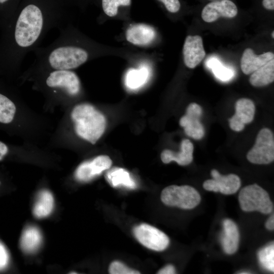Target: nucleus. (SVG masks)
Wrapping results in <instances>:
<instances>
[{
    "instance_id": "4c0bfd02",
    "label": "nucleus",
    "mask_w": 274,
    "mask_h": 274,
    "mask_svg": "<svg viewBox=\"0 0 274 274\" xmlns=\"http://www.w3.org/2000/svg\"><path fill=\"white\" fill-rule=\"evenodd\" d=\"M70 273H77V272H71Z\"/></svg>"
},
{
    "instance_id": "423d86ee",
    "label": "nucleus",
    "mask_w": 274,
    "mask_h": 274,
    "mask_svg": "<svg viewBox=\"0 0 274 274\" xmlns=\"http://www.w3.org/2000/svg\"><path fill=\"white\" fill-rule=\"evenodd\" d=\"M247 159L251 163L266 164L274 160V136L267 128H262L257 135L255 143L247 154Z\"/></svg>"
},
{
    "instance_id": "39448f33",
    "label": "nucleus",
    "mask_w": 274,
    "mask_h": 274,
    "mask_svg": "<svg viewBox=\"0 0 274 274\" xmlns=\"http://www.w3.org/2000/svg\"><path fill=\"white\" fill-rule=\"evenodd\" d=\"M88 58L84 49L75 47L57 48L50 54L48 61L52 68L56 70H69L80 66Z\"/></svg>"
},
{
    "instance_id": "4468645a",
    "label": "nucleus",
    "mask_w": 274,
    "mask_h": 274,
    "mask_svg": "<svg viewBox=\"0 0 274 274\" xmlns=\"http://www.w3.org/2000/svg\"><path fill=\"white\" fill-rule=\"evenodd\" d=\"M183 54L186 66L190 68L196 67L206 56L201 37L198 35L188 36L183 46Z\"/></svg>"
},
{
    "instance_id": "9d476101",
    "label": "nucleus",
    "mask_w": 274,
    "mask_h": 274,
    "mask_svg": "<svg viewBox=\"0 0 274 274\" xmlns=\"http://www.w3.org/2000/svg\"><path fill=\"white\" fill-rule=\"evenodd\" d=\"M202 113L201 107L192 102L187 107L186 114L180 119V125L184 127L185 133L195 140H200L204 134L203 126L200 121Z\"/></svg>"
},
{
    "instance_id": "f704fd0d",
    "label": "nucleus",
    "mask_w": 274,
    "mask_h": 274,
    "mask_svg": "<svg viewBox=\"0 0 274 274\" xmlns=\"http://www.w3.org/2000/svg\"><path fill=\"white\" fill-rule=\"evenodd\" d=\"M238 273H241V274H245V273H250V272H249L248 271H242V272H238Z\"/></svg>"
},
{
    "instance_id": "ddd939ff",
    "label": "nucleus",
    "mask_w": 274,
    "mask_h": 274,
    "mask_svg": "<svg viewBox=\"0 0 274 274\" xmlns=\"http://www.w3.org/2000/svg\"><path fill=\"white\" fill-rule=\"evenodd\" d=\"M237 13L236 5L229 0L215 1L207 4L202 9V19L207 22H212L220 17L233 18Z\"/></svg>"
},
{
    "instance_id": "f257e3e1",
    "label": "nucleus",
    "mask_w": 274,
    "mask_h": 274,
    "mask_svg": "<svg viewBox=\"0 0 274 274\" xmlns=\"http://www.w3.org/2000/svg\"><path fill=\"white\" fill-rule=\"evenodd\" d=\"M71 118L77 134L92 144L96 143L105 130V116L90 104L75 106L71 113Z\"/></svg>"
},
{
    "instance_id": "b1692460",
    "label": "nucleus",
    "mask_w": 274,
    "mask_h": 274,
    "mask_svg": "<svg viewBox=\"0 0 274 274\" xmlns=\"http://www.w3.org/2000/svg\"><path fill=\"white\" fill-rule=\"evenodd\" d=\"M15 104L7 97L0 93V123L11 122L16 113Z\"/></svg>"
},
{
    "instance_id": "dca6fc26",
    "label": "nucleus",
    "mask_w": 274,
    "mask_h": 274,
    "mask_svg": "<svg viewBox=\"0 0 274 274\" xmlns=\"http://www.w3.org/2000/svg\"><path fill=\"white\" fill-rule=\"evenodd\" d=\"M221 243L224 252L228 255L235 253L238 248L239 232L234 222L229 219L223 221Z\"/></svg>"
},
{
    "instance_id": "58836bf2",
    "label": "nucleus",
    "mask_w": 274,
    "mask_h": 274,
    "mask_svg": "<svg viewBox=\"0 0 274 274\" xmlns=\"http://www.w3.org/2000/svg\"><path fill=\"white\" fill-rule=\"evenodd\" d=\"M0 184H1V182H0Z\"/></svg>"
},
{
    "instance_id": "4be33fe9",
    "label": "nucleus",
    "mask_w": 274,
    "mask_h": 274,
    "mask_svg": "<svg viewBox=\"0 0 274 274\" xmlns=\"http://www.w3.org/2000/svg\"><path fill=\"white\" fill-rule=\"evenodd\" d=\"M54 207V198L51 193L47 190L41 191L37 195L33 213L38 218L48 216L52 211Z\"/></svg>"
},
{
    "instance_id": "7c9ffc66",
    "label": "nucleus",
    "mask_w": 274,
    "mask_h": 274,
    "mask_svg": "<svg viewBox=\"0 0 274 274\" xmlns=\"http://www.w3.org/2000/svg\"><path fill=\"white\" fill-rule=\"evenodd\" d=\"M158 274H174L176 273L175 267L171 264H168L160 269L157 272Z\"/></svg>"
},
{
    "instance_id": "a211bd4d",
    "label": "nucleus",
    "mask_w": 274,
    "mask_h": 274,
    "mask_svg": "<svg viewBox=\"0 0 274 274\" xmlns=\"http://www.w3.org/2000/svg\"><path fill=\"white\" fill-rule=\"evenodd\" d=\"M274 54L271 52H267L260 55H256L253 50L246 48L241 59V68L246 75H249L273 59Z\"/></svg>"
},
{
    "instance_id": "f8f14e48",
    "label": "nucleus",
    "mask_w": 274,
    "mask_h": 274,
    "mask_svg": "<svg viewBox=\"0 0 274 274\" xmlns=\"http://www.w3.org/2000/svg\"><path fill=\"white\" fill-rule=\"evenodd\" d=\"M235 114L229 119L230 128L241 131L246 124L251 122L254 118L255 107L253 101L247 98L238 99L235 105Z\"/></svg>"
},
{
    "instance_id": "72a5a7b5",
    "label": "nucleus",
    "mask_w": 274,
    "mask_h": 274,
    "mask_svg": "<svg viewBox=\"0 0 274 274\" xmlns=\"http://www.w3.org/2000/svg\"><path fill=\"white\" fill-rule=\"evenodd\" d=\"M262 4L266 9L271 10L274 9V0H263Z\"/></svg>"
},
{
    "instance_id": "393cba45",
    "label": "nucleus",
    "mask_w": 274,
    "mask_h": 274,
    "mask_svg": "<svg viewBox=\"0 0 274 274\" xmlns=\"http://www.w3.org/2000/svg\"><path fill=\"white\" fill-rule=\"evenodd\" d=\"M207 65L212 69L215 76L222 81H228L234 76V72L231 69L222 65L216 58L209 59L207 62Z\"/></svg>"
},
{
    "instance_id": "e433bc0d",
    "label": "nucleus",
    "mask_w": 274,
    "mask_h": 274,
    "mask_svg": "<svg viewBox=\"0 0 274 274\" xmlns=\"http://www.w3.org/2000/svg\"><path fill=\"white\" fill-rule=\"evenodd\" d=\"M271 37H272V38H274V31H273L271 33Z\"/></svg>"
},
{
    "instance_id": "f03ea898",
    "label": "nucleus",
    "mask_w": 274,
    "mask_h": 274,
    "mask_svg": "<svg viewBox=\"0 0 274 274\" xmlns=\"http://www.w3.org/2000/svg\"><path fill=\"white\" fill-rule=\"evenodd\" d=\"M41 10L34 5L25 7L20 13L15 27V38L20 47L32 45L39 38L43 27Z\"/></svg>"
},
{
    "instance_id": "0eeeda50",
    "label": "nucleus",
    "mask_w": 274,
    "mask_h": 274,
    "mask_svg": "<svg viewBox=\"0 0 274 274\" xmlns=\"http://www.w3.org/2000/svg\"><path fill=\"white\" fill-rule=\"evenodd\" d=\"M133 233L142 245L152 250L163 251L169 244V239L164 232L147 224L143 223L135 226Z\"/></svg>"
},
{
    "instance_id": "5701e85b",
    "label": "nucleus",
    "mask_w": 274,
    "mask_h": 274,
    "mask_svg": "<svg viewBox=\"0 0 274 274\" xmlns=\"http://www.w3.org/2000/svg\"><path fill=\"white\" fill-rule=\"evenodd\" d=\"M149 75V68L146 65H142L138 68H130L125 75V85L130 89H138L146 83Z\"/></svg>"
},
{
    "instance_id": "c85d7f7f",
    "label": "nucleus",
    "mask_w": 274,
    "mask_h": 274,
    "mask_svg": "<svg viewBox=\"0 0 274 274\" xmlns=\"http://www.w3.org/2000/svg\"><path fill=\"white\" fill-rule=\"evenodd\" d=\"M162 2L166 9L171 13L177 12L180 8L179 0H159Z\"/></svg>"
},
{
    "instance_id": "20e7f679",
    "label": "nucleus",
    "mask_w": 274,
    "mask_h": 274,
    "mask_svg": "<svg viewBox=\"0 0 274 274\" xmlns=\"http://www.w3.org/2000/svg\"><path fill=\"white\" fill-rule=\"evenodd\" d=\"M161 200L169 207L192 209L199 204L201 197L198 191L191 186L170 185L162 190Z\"/></svg>"
},
{
    "instance_id": "6e6552de",
    "label": "nucleus",
    "mask_w": 274,
    "mask_h": 274,
    "mask_svg": "<svg viewBox=\"0 0 274 274\" xmlns=\"http://www.w3.org/2000/svg\"><path fill=\"white\" fill-rule=\"evenodd\" d=\"M211 175L213 179L205 181L203 184L206 190L230 195L236 192L241 186L240 178L236 175L223 176L215 169L211 170Z\"/></svg>"
},
{
    "instance_id": "1a4fd4ad",
    "label": "nucleus",
    "mask_w": 274,
    "mask_h": 274,
    "mask_svg": "<svg viewBox=\"0 0 274 274\" xmlns=\"http://www.w3.org/2000/svg\"><path fill=\"white\" fill-rule=\"evenodd\" d=\"M112 163V160L108 156H98L91 160L81 163L76 169L75 177L80 182L90 181L109 169Z\"/></svg>"
},
{
    "instance_id": "7ed1b4c3",
    "label": "nucleus",
    "mask_w": 274,
    "mask_h": 274,
    "mask_svg": "<svg viewBox=\"0 0 274 274\" xmlns=\"http://www.w3.org/2000/svg\"><path fill=\"white\" fill-rule=\"evenodd\" d=\"M241 209L245 212L257 211L269 214L273 211V204L268 193L256 184L242 188L238 195Z\"/></svg>"
},
{
    "instance_id": "c756f323",
    "label": "nucleus",
    "mask_w": 274,
    "mask_h": 274,
    "mask_svg": "<svg viewBox=\"0 0 274 274\" xmlns=\"http://www.w3.org/2000/svg\"><path fill=\"white\" fill-rule=\"evenodd\" d=\"M9 256L5 246L0 242V270L5 268L8 264Z\"/></svg>"
},
{
    "instance_id": "c9c22d12",
    "label": "nucleus",
    "mask_w": 274,
    "mask_h": 274,
    "mask_svg": "<svg viewBox=\"0 0 274 274\" xmlns=\"http://www.w3.org/2000/svg\"><path fill=\"white\" fill-rule=\"evenodd\" d=\"M8 0H0V3H4Z\"/></svg>"
},
{
    "instance_id": "6ab92c4d",
    "label": "nucleus",
    "mask_w": 274,
    "mask_h": 274,
    "mask_svg": "<svg viewBox=\"0 0 274 274\" xmlns=\"http://www.w3.org/2000/svg\"><path fill=\"white\" fill-rule=\"evenodd\" d=\"M106 179L113 187H124L128 189H134L136 184L126 169L120 167H114L106 174Z\"/></svg>"
},
{
    "instance_id": "412c9836",
    "label": "nucleus",
    "mask_w": 274,
    "mask_h": 274,
    "mask_svg": "<svg viewBox=\"0 0 274 274\" xmlns=\"http://www.w3.org/2000/svg\"><path fill=\"white\" fill-rule=\"evenodd\" d=\"M274 80V59L255 71L250 76V84L255 87L267 85Z\"/></svg>"
},
{
    "instance_id": "2f4dec72",
    "label": "nucleus",
    "mask_w": 274,
    "mask_h": 274,
    "mask_svg": "<svg viewBox=\"0 0 274 274\" xmlns=\"http://www.w3.org/2000/svg\"><path fill=\"white\" fill-rule=\"evenodd\" d=\"M265 226L266 228L269 230H273L274 229V215L272 214L267 220Z\"/></svg>"
},
{
    "instance_id": "473e14b6",
    "label": "nucleus",
    "mask_w": 274,
    "mask_h": 274,
    "mask_svg": "<svg viewBox=\"0 0 274 274\" xmlns=\"http://www.w3.org/2000/svg\"><path fill=\"white\" fill-rule=\"evenodd\" d=\"M8 152L7 146L0 141V160H2Z\"/></svg>"
},
{
    "instance_id": "f3484780",
    "label": "nucleus",
    "mask_w": 274,
    "mask_h": 274,
    "mask_svg": "<svg viewBox=\"0 0 274 274\" xmlns=\"http://www.w3.org/2000/svg\"><path fill=\"white\" fill-rule=\"evenodd\" d=\"M193 145L190 141L184 139L181 143L179 152H176L165 149L161 154V159L164 163H168L174 161L180 165H187L193 160Z\"/></svg>"
},
{
    "instance_id": "2eb2a0df",
    "label": "nucleus",
    "mask_w": 274,
    "mask_h": 274,
    "mask_svg": "<svg viewBox=\"0 0 274 274\" xmlns=\"http://www.w3.org/2000/svg\"><path fill=\"white\" fill-rule=\"evenodd\" d=\"M156 32L150 25L138 23L129 26L126 30L125 37L127 41L138 46L150 44L155 39Z\"/></svg>"
},
{
    "instance_id": "a878e982",
    "label": "nucleus",
    "mask_w": 274,
    "mask_h": 274,
    "mask_svg": "<svg viewBox=\"0 0 274 274\" xmlns=\"http://www.w3.org/2000/svg\"><path fill=\"white\" fill-rule=\"evenodd\" d=\"M260 265L265 269L274 271V244L273 243L261 249L257 254Z\"/></svg>"
},
{
    "instance_id": "9b49d317",
    "label": "nucleus",
    "mask_w": 274,
    "mask_h": 274,
    "mask_svg": "<svg viewBox=\"0 0 274 274\" xmlns=\"http://www.w3.org/2000/svg\"><path fill=\"white\" fill-rule=\"evenodd\" d=\"M50 87L63 88L68 94L76 95L80 90V82L78 76L69 70H56L51 73L46 80Z\"/></svg>"
},
{
    "instance_id": "aec40b11",
    "label": "nucleus",
    "mask_w": 274,
    "mask_h": 274,
    "mask_svg": "<svg viewBox=\"0 0 274 274\" xmlns=\"http://www.w3.org/2000/svg\"><path fill=\"white\" fill-rule=\"evenodd\" d=\"M42 241L40 230L35 226H29L23 230L20 237V245L24 252L32 253L39 249Z\"/></svg>"
},
{
    "instance_id": "bb28decb",
    "label": "nucleus",
    "mask_w": 274,
    "mask_h": 274,
    "mask_svg": "<svg viewBox=\"0 0 274 274\" xmlns=\"http://www.w3.org/2000/svg\"><path fill=\"white\" fill-rule=\"evenodd\" d=\"M131 0H102V7L104 12L110 17H113L118 13V8L120 6H128Z\"/></svg>"
},
{
    "instance_id": "cd10ccee",
    "label": "nucleus",
    "mask_w": 274,
    "mask_h": 274,
    "mask_svg": "<svg viewBox=\"0 0 274 274\" xmlns=\"http://www.w3.org/2000/svg\"><path fill=\"white\" fill-rule=\"evenodd\" d=\"M111 274H139L140 272L131 269L126 266L122 262L118 261L112 262L109 268Z\"/></svg>"
}]
</instances>
